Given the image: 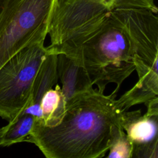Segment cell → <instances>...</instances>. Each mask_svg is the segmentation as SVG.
Wrapping results in <instances>:
<instances>
[{"instance_id":"obj_12","label":"cell","mask_w":158,"mask_h":158,"mask_svg":"<svg viewBox=\"0 0 158 158\" xmlns=\"http://www.w3.org/2000/svg\"><path fill=\"white\" fill-rule=\"evenodd\" d=\"M107 157L132 158L133 145L123 128L114 138Z\"/></svg>"},{"instance_id":"obj_4","label":"cell","mask_w":158,"mask_h":158,"mask_svg":"<svg viewBox=\"0 0 158 158\" xmlns=\"http://www.w3.org/2000/svg\"><path fill=\"white\" fill-rule=\"evenodd\" d=\"M57 0H1L0 68L23 48L44 41Z\"/></svg>"},{"instance_id":"obj_13","label":"cell","mask_w":158,"mask_h":158,"mask_svg":"<svg viewBox=\"0 0 158 158\" xmlns=\"http://www.w3.org/2000/svg\"><path fill=\"white\" fill-rule=\"evenodd\" d=\"M95 1L98 2H99L104 6H106V7H107L109 9H111V7H112L114 2L116 0H93Z\"/></svg>"},{"instance_id":"obj_11","label":"cell","mask_w":158,"mask_h":158,"mask_svg":"<svg viewBox=\"0 0 158 158\" xmlns=\"http://www.w3.org/2000/svg\"><path fill=\"white\" fill-rule=\"evenodd\" d=\"M35 120L34 116L22 113L14 121L9 122L1 146H9L16 143L26 142L31 133Z\"/></svg>"},{"instance_id":"obj_14","label":"cell","mask_w":158,"mask_h":158,"mask_svg":"<svg viewBox=\"0 0 158 158\" xmlns=\"http://www.w3.org/2000/svg\"><path fill=\"white\" fill-rule=\"evenodd\" d=\"M7 128V126L6 125L2 128H0V146H1V143H2V138H3V136L6 131Z\"/></svg>"},{"instance_id":"obj_8","label":"cell","mask_w":158,"mask_h":158,"mask_svg":"<svg viewBox=\"0 0 158 158\" xmlns=\"http://www.w3.org/2000/svg\"><path fill=\"white\" fill-rule=\"evenodd\" d=\"M57 69L66 104L79 94L93 88L94 84L85 69L67 55L57 54Z\"/></svg>"},{"instance_id":"obj_7","label":"cell","mask_w":158,"mask_h":158,"mask_svg":"<svg viewBox=\"0 0 158 158\" xmlns=\"http://www.w3.org/2000/svg\"><path fill=\"white\" fill-rule=\"evenodd\" d=\"M120 122L133 145L132 158L158 157V114L123 111Z\"/></svg>"},{"instance_id":"obj_15","label":"cell","mask_w":158,"mask_h":158,"mask_svg":"<svg viewBox=\"0 0 158 158\" xmlns=\"http://www.w3.org/2000/svg\"><path fill=\"white\" fill-rule=\"evenodd\" d=\"M1 0H0V3H1Z\"/></svg>"},{"instance_id":"obj_9","label":"cell","mask_w":158,"mask_h":158,"mask_svg":"<svg viewBox=\"0 0 158 158\" xmlns=\"http://www.w3.org/2000/svg\"><path fill=\"white\" fill-rule=\"evenodd\" d=\"M35 78L31 91L30 105L40 106L43 94L57 84L59 79L57 62V54L48 48Z\"/></svg>"},{"instance_id":"obj_2","label":"cell","mask_w":158,"mask_h":158,"mask_svg":"<svg viewBox=\"0 0 158 158\" xmlns=\"http://www.w3.org/2000/svg\"><path fill=\"white\" fill-rule=\"evenodd\" d=\"M111 12L127 31L133 46L138 80L124 93L131 105L158 98V17L154 0L120 1Z\"/></svg>"},{"instance_id":"obj_10","label":"cell","mask_w":158,"mask_h":158,"mask_svg":"<svg viewBox=\"0 0 158 158\" xmlns=\"http://www.w3.org/2000/svg\"><path fill=\"white\" fill-rule=\"evenodd\" d=\"M41 119H38L44 126L53 127L62 119L66 110V101L60 86L56 84L54 88L48 90L40 101Z\"/></svg>"},{"instance_id":"obj_1","label":"cell","mask_w":158,"mask_h":158,"mask_svg":"<svg viewBox=\"0 0 158 158\" xmlns=\"http://www.w3.org/2000/svg\"><path fill=\"white\" fill-rule=\"evenodd\" d=\"M117 94L97 89L81 93L66 104L61 121L46 127L35 120L26 142L35 144L47 158H101L122 129Z\"/></svg>"},{"instance_id":"obj_5","label":"cell","mask_w":158,"mask_h":158,"mask_svg":"<svg viewBox=\"0 0 158 158\" xmlns=\"http://www.w3.org/2000/svg\"><path fill=\"white\" fill-rule=\"evenodd\" d=\"M110 9L93 0H57L48 28L51 44L57 54L79 48L99 27Z\"/></svg>"},{"instance_id":"obj_6","label":"cell","mask_w":158,"mask_h":158,"mask_svg":"<svg viewBox=\"0 0 158 158\" xmlns=\"http://www.w3.org/2000/svg\"><path fill=\"white\" fill-rule=\"evenodd\" d=\"M46 52L44 41L29 45L0 68V117L8 122L30 105L33 83Z\"/></svg>"},{"instance_id":"obj_3","label":"cell","mask_w":158,"mask_h":158,"mask_svg":"<svg viewBox=\"0 0 158 158\" xmlns=\"http://www.w3.org/2000/svg\"><path fill=\"white\" fill-rule=\"evenodd\" d=\"M81 65L98 89L116 84L117 94L122 82L135 70L130 38L119 20L111 12L79 48L65 54Z\"/></svg>"}]
</instances>
